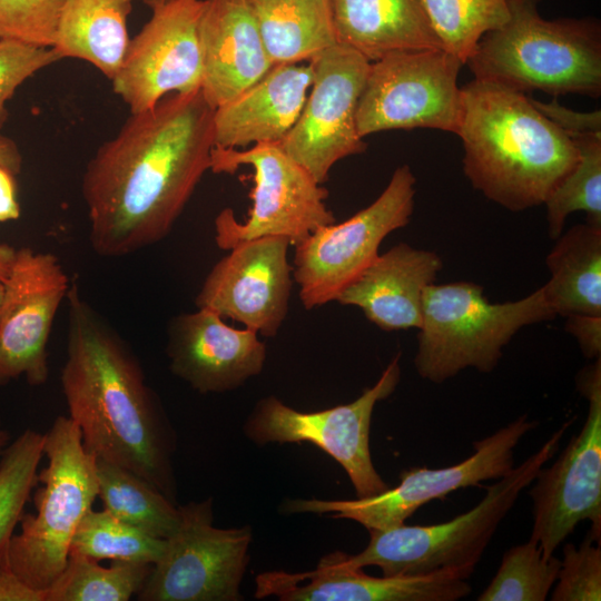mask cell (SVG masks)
Wrapping results in <instances>:
<instances>
[{
    "instance_id": "6da1fadb",
    "label": "cell",
    "mask_w": 601,
    "mask_h": 601,
    "mask_svg": "<svg viewBox=\"0 0 601 601\" xmlns=\"http://www.w3.org/2000/svg\"><path fill=\"white\" fill-rule=\"evenodd\" d=\"M214 108L200 89L164 97L130 114L88 161L81 193L89 242L102 257H122L164 239L207 170Z\"/></svg>"
},
{
    "instance_id": "7a4b0ae2",
    "label": "cell",
    "mask_w": 601,
    "mask_h": 601,
    "mask_svg": "<svg viewBox=\"0 0 601 601\" xmlns=\"http://www.w3.org/2000/svg\"><path fill=\"white\" fill-rule=\"evenodd\" d=\"M66 298L61 387L85 449L138 474L173 501L167 432L137 356L76 283Z\"/></svg>"
},
{
    "instance_id": "3957f363",
    "label": "cell",
    "mask_w": 601,
    "mask_h": 601,
    "mask_svg": "<svg viewBox=\"0 0 601 601\" xmlns=\"http://www.w3.org/2000/svg\"><path fill=\"white\" fill-rule=\"evenodd\" d=\"M462 92L457 136L471 185L511 211L544 204L578 162L573 141L525 92L477 79Z\"/></svg>"
},
{
    "instance_id": "277c9868",
    "label": "cell",
    "mask_w": 601,
    "mask_h": 601,
    "mask_svg": "<svg viewBox=\"0 0 601 601\" xmlns=\"http://www.w3.org/2000/svg\"><path fill=\"white\" fill-rule=\"evenodd\" d=\"M540 0H512L509 21L482 37L466 63L474 79L554 97L601 95V26L541 17Z\"/></svg>"
},
{
    "instance_id": "5b68a950",
    "label": "cell",
    "mask_w": 601,
    "mask_h": 601,
    "mask_svg": "<svg viewBox=\"0 0 601 601\" xmlns=\"http://www.w3.org/2000/svg\"><path fill=\"white\" fill-rule=\"evenodd\" d=\"M555 317L543 285L521 299L491 303L473 282L433 283L423 296L415 370L435 384L470 367L491 373L520 329Z\"/></svg>"
},
{
    "instance_id": "8992f818",
    "label": "cell",
    "mask_w": 601,
    "mask_h": 601,
    "mask_svg": "<svg viewBox=\"0 0 601 601\" xmlns=\"http://www.w3.org/2000/svg\"><path fill=\"white\" fill-rule=\"evenodd\" d=\"M43 452L48 464L38 472L36 514H22L0 565L46 593L67 564L75 531L98 497V482L96 457L69 416L56 417L45 433Z\"/></svg>"
},
{
    "instance_id": "52a82bcc",
    "label": "cell",
    "mask_w": 601,
    "mask_h": 601,
    "mask_svg": "<svg viewBox=\"0 0 601 601\" xmlns=\"http://www.w3.org/2000/svg\"><path fill=\"white\" fill-rule=\"evenodd\" d=\"M574 421H565L519 465L486 487L484 497L454 519L430 525L371 530L367 546L348 562L357 568L375 565L383 575L422 574L443 569H475L500 523L532 484L539 470L559 451Z\"/></svg>"
},
{
    "instance_id": "ba28073f",
    "label": "cell",
    "mask_w": 601,
    "mask_h": 601,
    "mask_svg": "<svg viewBox=\"0 0 601 601\" xmlns=\"http://www.w3.org/2000/svg\"><path fill=\"white\" fill-rule=\"evenodd\" d=\"M242 166L254 170L253 205L244 221L236 219L231 208L217 215L215 240L220 249L266 236L285 237L295 246L316 228L336 221L325 204L328 190L279 144L245 149L213 147V173L234 175Z\"/></svg>"
},
{
    "instance_id": "9c48e42d",
    "label": "cell",
    "mask_w": 601,
    "mask_h": 601,
    "mask_svg": "<svg viewBox=\"0 0 601 601\" xmlns=\"http://www.w3.org/2000/svg\"><path fill=\"white\" fill-rule=\"evenodd\" d=\"M463 65L444 49L393 51L371 62L356 108L359 136L415 128L457 135L464 112L457 85Z\"/></svg>"
},
{
    "instance_id": "30bf717a",
    "label": "cell",
    "mask_w": 601,
    "mask_h": 601,
    "mask_svg": "<svg viewBox=\"0 0 601 601\" xmlns=\"http://www.w3.org/2000/svg\"><path fill=\"white\" fill-rule=\"evenodd\" d=\"M415 183L410 166L397 167L371 205L342 223L316 228L294 246L292 274L306 309L336 300L375 260L385 237L408 224Z\"/></svg>"
},
{
    "instance_id": "8fae6325",
    "label": "cell",
    "mask_w": 601,
    "mask_h": 601,
    "mask_svg": "<svg viewBox=\"0 0 601 601\" xmlns=\"http://www.w3.org/2000/svg\"><path fill=\"white\" fill-rule=\"evenodd\" d=\"M575 384L588 401L585 421L553 464L539 470L529 492L530 539L545 558L585 520L591 524L588 532L601 542V357L578 373Z\"/></svg>"
},
{
    "instance_id": "7c38bea8",
    "label": "cell",
    "mask_w": 601,
    "mask_h": 601,
    "mask_svg": "<svg viewBox=\"0 0 601 601\" xmlns=\"http://www.w3.org/2000/svg\"><path fill=\"white\" fill-rule=\"evenodd\" d=\"M401 353L377 382L355 401L318 412H298L275 396L260 400L245 432L257 445L309 442L329 454L347 473L358 499L388 489L374 467L370 451L372 415L377 402L388 397L401 378Z\"/></svg>"
},
{
    "instance_id": "4fadbf2b",
    "label": "cell",
    "mask_w": 601,
    "mask_h": 601,
    "mask_svg": "<svg viewBox=\"0 0 601 601\" xmlns=\"http://www.w3.org/2000/svg\"><path fill=\"white\" fill-rule=\"evenodd\" d=\"M177 530L137 593L140 601H238L248 564L249 526L213 525V500L179 506Z\"/></svg>"
},
{
    "instance_id": "5bb4252c",
    "label": "cell",
    "mask_w": 601,
    "mask_h": 601,
    "mask_svg": "<svg viewBox=\"0 0 601 601\" xmlns=\"http://www.w3.org/2000/svg\"><path fill=\"white\" fill-rule=\"evenodd\" d=\"M536 425L538 422L523 414L474 442V452L465 460L441 469L405 470L400 474L398 485L381 494L355 500H294L287 509L290 512L332 513V518L353 520L368 531L402 525L431 501L444 500L460 489L506 475L514 467V449Z\"/></svg>"
},
{
    "instance_id": "9a60e30c",
    "label": "cell",
    "mask_w": 601,
    "mask_h": 601,
    "mask_svg": "<svg viewBox=\"0 0 601 601\" xmlns=\"http://www.w3.org/2000/svg\"><path fill=\"white\" fill-rule=\"evenodd\" d=\"M308 62L314 71L309 95L279 145L323 185L337 161L366 150L357 131L356 108L371 62L341 43Z\"/></svg>"
},
{
    "instance_id": "2e32d148",
    "label": "cell",
    "mask_w": 601,
    "mask_h": 601,
    "mask_svg": "<svg viewBox=\"0 0 601 601\" xmlns=\"http://www.w3.org/2000/svg\"><path fill=\"white\" fill-rule=\"evenodd\" d=\"M205 0H171L129 39L110 80L130 114L148 110L164 97L200 89L199 20Z\"/></svg>"
},
{
    "instance_id": "e0dca14e",
    "label": "cell",
    "mask_w": 601,
    "mask_h": 601,
    "mask_svg": "<svg viewBox=\"0 0 601 601\" xmlns=\"http://www.w3.org/2000/svg\"><path fill=\"white\" fill-rule=\"evenodd\" d=\"M70 285L57 256L18 248L0 304V386L21 376L31 386L47 382V346Z\"/></svg>"
},
{
    "instance_id": "ac0fdd59",
    "label": "cell",
    "mask_w": 601,
    "mask_h": 601,
    "mask_svg": "<svg viewBox=\"0 0 601 601\" xmlns=\"http://www.w3.org/2000/svg\"><path fill=\"white\" fill-rule=\"evenodd\" d=\"M289 246L285 237L266 236L230 248L206 276L195 298L197 308L211 309L262 336H276L294 282Z\"/></svg>"
},
{
    "instance_id": "d6986e66",
    "label": "cell",
    "mask_w": 601,
    "mask_h": 601,
    "mask_svg": "<svg viewBox=\"0 0 601 601\" xmlns=\"http://www.w3.org/2000/svg\"><path fill=\"white\" fill-rule=\"evenodd\" d=\"M352 565L347 554H326L316 569L300 573L269 571L257 575L255 597L283 601H456L472 588V569L373 577Z\"/></svg>"
},
{
    "instance_id": "ffe728a7",
    "label": "cell",
    "mask_w": 601,
    "mask_h": 601,
    "mask_svg": "<svg viewBox=\"0 0 601 601\" xmlns=\"http://www.w3.org/2000/svg\"><path fill=\"white\" fill-rule=\"evenodd\" d=\"M223 318L197 308L174 317L167 328L170 371L203 394L233 391L265 364L266 345L258 334L234 328Z\"/></svg>"
},
{
    "instance_id": "44dd1931",
    "label": "cell",
    "mask_w": 601,
    "mask_h": 601,
    "mask_svg": "<svg viewBox=\"0 0 601 601\" xmlns=\"http://www.w3.org/2000/svg\"><path fill=\"white\" fill-rule=\"evenodd\" d=\"M200 91L216 109L273 67L249 0H205L198 27Z\"/></svg>"
},
{
    "instance_id": "7402d4cb",
    "label": "cell",
    "mask_w": 601,
    "mask_h": 601,
    "mask_svg": "<svg viewBox=\"0 0 601 601\" xmlns=\"http://www.w3.org/2000/svg\"><path fill=\"white\" fill-rule=\"evenodd\" d=\"M442 266L436 253L400 243L378 254L336 302L358 307L383 331L418 329L424 292L435 282Z\"/></svg>"
},
{
    "instance_id": "603a6c76",
    "label": "cell",
    "mask_w": 601,
    "mask_h": 601,
    "mask_svg": "<svg viewBox=\"0 0 601 601\" xmlns=\"http://www.w3.org/2000/svg\"><path fill=\"white\" fill-rule=\"evenodd\" d=\"M312 65H277L214 110V146L245 149L280 144L295 125L312 86Z\"/></svg>"
},
{
    "instance_id": "cb8c5ba5",
    "label": "cell",
    "mask_w": 601,
    "mask_h": 601,
    "mask_svg": "<svg viewBox=\"0 0 601 601\" xmlns=\"http://www.w3.org/2000/svg\"><path fill=\"white\" fill-rule=\"evenodd\" d=\"M337 43L370 62L400 50L443 49L423 0H331Z\"/></svg>"
},
{
    "instance_id": "d4e9b609",
    "label": "cell",
    "mask_w": 601,
    "mask_h": 601,
    "mask_svg": "<svg viewBox=\"0 0 601 601\" xmlns=\"http://www.w3.org/2000/svg\"><path fill=\"white\" fill-rule=\"evenodd\" d=\"M135 1L63 0L52 48L60 59L87 61L111 80L129 42L127 20Z\"/></svg>"
},
{
    "instance_id": "484cf974",
    "label": "cell",
    "mask_w": 601,
    "mask_h": 601,
    "mask_svg": "<svg viewBox=\"0 0 601 601\" xmlns=\"http://www.w3.org/2000/svg\"><path fill=\"white\" fill-rule=\"evenodd\" d=\"M555 240L543 285L555 315H601V227L579 224Z\"/></svg>"
},
{
    "instance_id": "4316f807",
    "label": "cell",
    "mask_w": 601,
    "mask_h": 601,
    "mask_svg": "<svg viewBox=\"0 0 601 601\" xmlns=\"http://www.w3.org/2000/svg\"><path fill=\"white\" fill-rule=\"evenodd\" d=\"M273 66L309 61L337 43L331 0H249Z\"/></svg>"
},
{
    "instance_id": "83f0119b",
    "label": "cell",
    "mask_w": 601,
    "mask_h": 601,
    "mask_svg": "<svg viewBox=\"0 0 601 601\" xmlns=\"http://www.w3.org/2000/svg\"><path fill=\"white\" fill-rule=\"evenodd\" d=\"M96 474L104 510L155 538L167 539L177 530L179 508L147 480L99 459Z\"/></svg>"
},
{
    "instance_id": "f1b7e54d",
    "label": "cell",
    "mask_w": 601,
    "mask_h": 601,
    "mask_svg": "<svg viewBox=\"0 0 601 601\" xmlns=\"http://www.w3.org/2000/svg\"><path fill=\"white\" fill-rule=\"evenodd\" d=\"M568 137L578 149V162L544 201L549 236L554 240L563 233L566 217L574 211H583L587 224L601 227V129Z\"/></svg>"
},
{
    "instance_id": "f546056e",
    "label": "cell",
    "mask_w": 601,
    "mask_h": 601,
    "mask_svg": "<svg viewBox=\"0 0 601 601\" xmlns=\"http://www.w3.org/2000/svg\"><path fill=\"white\" fill-rule=\"evenodd\" d=\"M152 564L97 560L70 552L60 575L46 591V601H128L144 587Z\"/></svg>"
},
{
    "instance_id": "4dcf8cb0",
    "label": "cell",
    "mask_w": 601,
    "mask_h": 601,
    "mask_svg": "<svg viewBox=\"0 0 601 601\" xmlns=\"http://www.w3.org/2000/svg\"><path fill=\"white\" fill-rule=\"evenodd\" d=\"M512 0H423L431 23L447 52L464 65L487 32L511 17Z\"/></svg>"
},
{
    "instance_id": "1f68e13d",
    "label": "cell",
    "mask_w": 601,
    "mask_h": 601,
    "mask_svg": "<svg viewBox=\"0 0 601 601\" xmlns=\"http://www.w3.org/2000/svg\"><path fill=\"white\" fill-rule=\"evenodd\" d=\"M165 539L155 538L108 511L90 508L72 536L70 552L97 561L121 560L154 564L162 554Z\"/></svg>"
},
{
    "instance_id": "d6a6232c",
    "label": "cell",
    "mask_w": 601,
    "mask_h": 601,
    "mask_svg": "<svg viewBox=\"0 0 601 601\" xmlns=\"http://www.w3.org/2000/svg\"><path fill=\"white\" fill-rule=\"evenodd\" d=\"M45 434L26 428L0 454V556L38 484Z\"/></svg>"
},
{
    "instance_id": "836d02e7",
    "label": "cell",
    "mask_w": 601,
    "mask_h": 601,
    "mask_svg": "<svg viewBox=\"0 0 601 601\" xmlns=\"http://www.w3.org/2000/svg\"><path fill=\"white\" fill-rule=\"evenodd\" d=\"M561 560L545 558L538 542L529 539L505 551L490 584L479 601H544L554 585Z\"/></svg>"
},
{
    "instance_id": "e575fe53",
    "label": "cell",
    "mask_w": 601,
    "mask_h": 601,
    "mask_svg": "<svg viewBox=\"0 0 601 601\" xmlns=\"http://www.w3.org/2000/svg\"><path fill=\"white\" fill-rule=\"evenodd\" d=\"M552 601L601 600V544L588 532L579 546L565 543Z\"/></svg>"
},
{
    "instance_id": "d590c367",
    "label": "cell",
    "mask_w": 601,
    "mask_h": 601,
    "mask_svg": "<svg viewBox=\"0 0 601 601\" xmlns=\"http://www.w3.org/2000/svg\"><path fill=\"white\" fill-rule=\"evenodd\" d=\"M63 0H0V39L52 48Z\"/></svg>"
},
{
    "instance_id": "8d00e7d4",
    "label": "cell",
    "mask_w": 601,
    "mask_h": 601,
    "mask_svg": "<svg viewBox=\"0 0 601 601\" xmlns=\"http://www.w3.org/2000/svg\"><path fill=\"white\" fill-rule=\"evenodd\" d=\"M60 60L53 48L0 39V128L7 120V101L39 70Z\"/></svg>"
},
{
    "instance_id": "74e56055",
    "label": "cell",
    "mask_w": 601,
    "mask_h": 601,
    "mask_svg": "<svg viewBox=\"0 0 601 601\" xmlns=\"http://www.w3.org/2000/svg\"><path fill=\"white\" fill-rule=\"evenodd\" d=\"M565 331L577 339L584 357H601V315H568Z\"/></svg>"
},
{
    "instance_id": "f35d334b",
    "label": "cell",
    "mask_w": 601,
    "mask_h": 601,
    "mask_svg": "<svg viewBox=\"0 0 601 601\" xmlns=\"http://www.w3.org/2000/svg\"><path fill=\"white\" fill-rule=\"evenodd\" d=\"M0 601H46V593L32 589L11 570L0 565Z\"/></svg>"
},
{
    "instance_id": "ab89813d",
    "label": "cell",
    "mask_w": 601,
    "mask_h": 601,
    "mask_svg": "<svg viewBox=\"0 0 601 601\" xmlns=\"http://www.w3.org/2000/svg\"><path fill=\"white\" fill-rule=\"evenodd\" d=\"M19 216L16 175L0 166V223L16 220Z\"/></svg>"
},
{
    "instance_id": "60d3db41",
    "label": "cell",
    "mask_w": 601,
    "mask_h": 601,
    "mask_svg": "<svg viewBox=\"0 0 601 601\" xmlns=\"http://www.w3.org/2000/svg\"><path fill=\"white\" fill-rule=\"evenodd\" d=\"M0 166L4 167L13 175H18L22 168V156L17 144L0 135Z\"/></svg>"
},
{
    "instance_id": "b9f144b4",
    "label": "cell",
    "mask_w": 601,
    "mask_h": 601,
    "mask_svg": "<svg viewBox=\"0 0 601 601\" xmlns=\"http://www.w3.org/2000/svg\"><path fill=\"white\" fill-rule=\"evenodd\" d=\"M17 250L18 248L7 243H0V304L17 256Z\"/></svg>"
},
{
    "instance_id": "7bdbcfd3",
    "label": "cell",
    "mask_w": 601,
    "mask_h": 601,
    "mask_svg": "<svg viewBox=\"0 0 601 601\" xmlns=\"http://www.w3.org/2000/svg\"><path fill=\"white\" fill-rule=\"evenodd\" d=\"M11 436L9 431L3 427L1 420H0V454L6 449V446L10 443Z\"/></svg>"
},
{
    "instance_id": "ee69618b",
    "label": "cell",
    "mask_w": 601,
    "mask_h": 601,
    "mask_svg": "<svg viewBox=\"0 0 601 601\" xmlns=\"http://www.w3.org/2000/svg\"><path fill=\"white\" fill-rule=\"evenodd\" d=\"M145 4H147L151 10L158 7H161L171 0H141Z\"/></svg>"
}]
</instances>
